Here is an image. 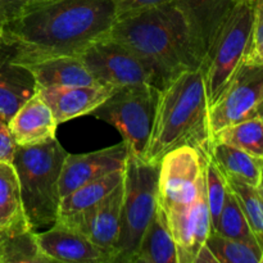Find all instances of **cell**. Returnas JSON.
I'll use <instances>...</instances> for the list:
<instances>
[{"mask_svg": "<svg viewBox=\"0 0 263 263\" xmlns=\"http://www.w3.org/2000/svg\"><path fill=\"white\" fill-rule=\"evenodd\" d=\"M116 21L112 0H43L3 25L2 51L20 64L80 57Z\"/></svg>", "mask_w": 263, "mask_h": 263, "instance_id": "cell-1", "label": "cell"}, {"mask_svg": "<svg viewBox=\"0 0 263 263\" xmlns=\"http://www.w3.org/2000/svg\"><path fill=\"white\" fill-rule=\"evenodd\" d=\"M108 36L153 68L161 90L182 72L202 66L185 18L174 3L117 20Z\"/></svg>", "mask_w": 263, "mask_h": 263, "instance_id": "cell-2", "label": "cell"}, {"mask_svg": "<svg viewBox=\"0 0 263 263\" xmlns=\"http://www.w3.org/2000/svg\"><path fill=\"white\" fill-rule=\"evenodd\" d=\"M202 68L189 69L170 81L159 95L156 121L145 159L159 163L162 157L182 145L211 158L212 134Z\"/></svg>", "mask_w": 263, "mask_h": 263, "instance_id": "cell-3", "label": "cell"}, {"mask_svg": "<svg viewBox=\"0 0 263 263\" xmlns=\"http://www.w3.org/2000/svg\"><path fill=\"white\" fill-rule=\"evenodd\" d=\"M68 152L59 140L17 145L13 166L20 180L23 213L33 229L53 225L59 217L62 167Z\"/></svg>", "mask_w": 263, "mask_h": 263, "instance_id": "cell-4", "label": "cell"}, {"mask_svg": "<svg viewBox=\"0 0 263 263\" xmlns=\"http://www.w3.org/2000/svg\"><path fill=\"white\" fill-rule=\"evenodd\" d=\"M159 163L130 154L123 170L121 226L115 263H130L157 211Z\"/></svg>", "mask_w": 263, "mask_h": 263, "instance_id": "cell-5", "label": "cell"}, {"mask_svg": "<svg viewBox=\"0 0 263 263\" xmlns=\"http://www.w3.org/2000/svg\"><path fill=\"white\" fill-rule=\"evenodd\" d=\"M253 0L236 3L218 31L200 66L204 76L208 107L215 104L247 61L253 33Z\"/></svg>", "mask_w": 263, "mask_h": 263, "instance_id": "cell-6", "label": "cell"}, {"mask_svg": "<svg viewBox=\"0 0 263 263\" xmlns=\"http://www.w3.org/2000/svg\"><path fill=\"white\" fill-rule=\"evenodd\" d=\"M159 95L161 89L148 82L128 85L116 90L91 116L113 126L127 144L130 154L145 159Z\"/></svg>", "mask_w": 263, "mask_h": 263, "instance_id": "cell-7", "label": "cell"}, {"mask_svg": "<svg viewBox=\"0 0 263 263\" xmlns=\"http://www.w3.org/2000/svg\"><path fill=\"white\" fill-rule=\"evenodd\" d=\"M193 146L175 148L162 157L157 203L164 216L190 207L205 189V162Z\"/></svg>", "mask_w": 263, "mask_h": 263, "instance_id": "cell-8", "label": "cell"}, {"mask_svg": "<svg viewBox=\"0 0 263 263\" xmlns=\"http://www.w3.org/2000/svg\"><path fill=\"white\" fill-rule=\"evenodd\" d=\"M253 118H263V64L247 59L208 109L211 134Z\"/></svg>", "mask_w": 263, "mask_h": 263, "instance_id": "cell-9", "label": "cell"}, {"mask_svg": "<svg viewBox=\"0 0 263 263\" xmlns=\"http://www.w3.org/2000/svg\"><path fill=\"white\" fill-rule=\"evenodd\" d=\"M80 58L100 85L117 90L148 82L161 89L153 68L127 46L109 36L91 44Z\"/></svg>", "mask_w": 263, "mask_h": 263, "instance_id": "cell-10", "label": "cell"}, {"mask_svg": "<svg viewBox=\"0 0 263 263\" xmlns=\"http://www.w3.org/2000/svg\"><path fill=\"white\" fill-rule=\"evenodd\" d=\"M123 200V181L108 197L97 204L67 216H59L58 220L76 229L92 243L115 254L121 226V211Z\"/></svg>", "mask_w": 263, "mask_h": 263, "instance_id": "cell-11", "label": "cell"}, {"mask_svg": "<svg viewBox=\"0 0 263 263\" xmlns=\"http://www.w3.org/2000/svg\"><path fill=\"white\" fill-rule=\"evenodd\" d=\"M39 247L50 262L115 263V254L87 236L57 220L49 230L36 233Z\"/></svg>", "mask_w": 263, "mask_h": 263, "instance_id": "cell-12", "label": "cell"}, {"mask_svg": "<svg viewBox=\"0 0 263 263\" xmlns=\"http://www.w3.org/2000/svg\"><path fill=\"white\" fill-rule=\"evenodd\" d=\"M130 151L125 141L82 154H67L62 167L59 193L66 197L81 185L105 176L117 170H123Z\"/></svg>", "mask_w": 263, "mask_h": 263, "instance_id": "cell-13", "label": "cell"}, {"mask_svg": "<svg viewBox=\"0 0 263 263\" xmlns=\"http://www.w3.org/2000/svg\"><path fill=\"white\" fill-rule=\"evenodd\" d=\"M172 3L185 18L194 50L203 63L236 3L234 0H174Z\"/></svg>", "mask_w": 263, "mask_h": 263, "instance_id": "cell-14", "label": "cell"}, {"mask_svg": "<svg viewBox=\"0 0 263 263\" xmlns=\"http://www.w3.org/2000/svg\"><path fill=\"white\" fill-rule=\"evenodd\" d=\"M163 217L176 244L177 261L179 263H194L198 252L204 246L211 233L205 189L190 207L171 215H163Z\"/></svg>", "mask_w": 263, "mask_h": 263, "instance_id": "cell-15", "label": "cell"}, {"mask_svg": "<svg viewBox=\"0 0 263 263\" xmlns=\"http://www.w3.org/2000/svg\"><path fill=\"white\" fill-rule=\"evenodd\" d=\"M115 91L113 87L100 84L36 89V92L51 109L58 125L81 116L91 115Z\"/></svg>", "mask_w": 263, "mask_h": 263, "instance_id": "cell-16", "label": "cell"}, {"mask_svg": "<svg viewBox=\"0 0 263 263\" xmlns=\"http://www.w3.org/2000/svg\"><path fill=\"white\" fill-rule=\"evenodd\" d=\"M15 144L37 145L55 138L58 122L45 100L36 92L8 122Z\"/></svg>", "mask_w": 263, "mask_h": 263, "instance_id": "cell-17", "label": "cell"}, {"mask_svg": "<svg viewBox=\"0 0 263 263\" xmlns=\"http://www.w3.org/2000/svg\"><path fill=\"white\" fill-rule=\"evenodd\" d=\"M36 94L33 74L26 66L13 62L0 49V117L9 122L14 113Z\"/></svg>", "mask_w": 263, "mask_h": 263, "instance_id": "cell-18", "label": "cell"}, {"mask_svg": "<svg viewBox=\"0 0 263 263\" xmlns=\"http://www.w3.org/2000/svg\"><path fill=\"white\" fill-rule=\"evenodd\" d=\"M23 66L32 72L36 89L98 84L80 57H54Z\"/></svg>", "mask_w": 263, "mask_h": 263, "instance_id": "cell-19", "label": "cell"}, {"mask_svg": "<svg viewBox=\"0 0 263 263\" xmlns=\"http://www.w3.org/2000/svg\"><path fill=\"white\" fill-rule=\"evenodd\" d=\"M0 263H50L26 217L0 229Z\"/></svg>", "mask_w": 263, "mask_h": 263, "instance_id": "cell-20", "label": "cell"}, {"mask_svg": "<svg viewBox=\"0 0 263 263\" xmlns=\"http://www.w3.org/2000/svg\"><path fill=\"white\" fill-rule=\"evenodd\" d=\"M130 263H179L176 244L158 205Z\"/></svg>", "mask_w": 263, "mask_h": 263, "instance_id": "cell-21", "label": "cell"}, {"mask_svg": "<svg viewBox=\"0 0 263 263\" xmlns=\"http://www.w3.org/2000/svg\"><path fill=\"white\" fill-rule=\"evenodd\" d=\"M211 158L225 176L234 177L257 186L262 179L263 159L251 156L241 149L213 141Z\"/></svg>", "mask_w": 263, "mask_h": 263, "instance_id": "cell-22", "label": "cell"}, {"mask_svg": "<svg viewBox=\"0 0 263 263\" xmlns=\"http://www.w3.org/2000/svg\"><path fill=\"white\" fill-rule=\"evenodd\" d=\"M123 170H117L105 176L86 182L62 198L59 216L81 212L108 197L123 181Z\"/></svg>", "mask_w": 263, "mask_h": 263, "instance_id": "cell-23", "label": "cell"}, {"mask_svg": "<svg viewBox=\"0 0 263 263\" xmlns=\"http://www.w3.org/2000/svg\"><path fill=\"white\" fill-rule=\"evenodd\" d=\"M225 143L263 159V118H253L228 126L212 136V143Z\"/></svg>", "mask_w": 263, "mask_h": 263, "instance_id": "cell-24", "label": "cell"}, {"mask_svg": "<svg viewBox=\"0 0 263 263\" xmlns=\"http://www.w3.org/2000/svg\"><path fill=\"white\" fill-rule=\"evenodd\" d=\"M23 217L26 216L17 172L13 163L0 162V229L8 228Z\"/></svg>", "mask_w": 263, "mask_h": 263, "instance_id": "cell-25", "label": "cell"}, {"mask_svg": "<svg viewBox=\"0 0 263 263\" xmlns=\"http://www.w3.org/2000/svg\"><path fill=\"white\" fill-rule=\"evenodd\" d=\"M205 244L217 263H261L262 247L257 241L236 240L211 231Z\"/></svg>", "mask_w": 263, "mask_h": 263, "instance_id": "cell-26", "label": "cell"}, {"mask_svg": "<svg viewBox=\"0 0 263 263\" xmlns=\"http://www.w3.org/2000/svg\"><path fill=\"white\" fill-rule=\"evenodd\" d=\"M212 231L225 236V238L236 239V240L244 241H257L248 221H247L246 215L236 199L233 190L229 187L228 194H226L225 204H223L222 211H221L220 218ZM261 246V244H259Z\"/></svg>", "mask_w": 263, "mask_h": 263, "instance_id": "cell-27", "label": "cell"}, {"mask_svg": "<svg viewBox=\"0 0 263 263\" xmlns=\"http://www.w3.org/2000/svg\"><path fill=\"white\" fill-rule=\"evenodd\" d=\"M225 176V175H223ZM226 177L229 187L233 190L246 215L247 221L253 231L254 236L257 238L258 243H263V197L258 192L257 186L249 185L247 182L240 181L234 177Z\"/></svg>", "mask_w": 263, "mask_h": 263, "instance_id": "cell-28", "label": "cell"}, {"mask_svg": "<svg viewBox=\"0 0 263 263\" xmlns=\"http://www.w3.org/2000/svg\"><path fill=\"white\" fill-rule=\"evenodd\" d=\"M229 185L221 170L216 166L212 158L205 162V192H207L208 210H210L211 231L216 228L221 211L225 204Z\"/></svg>", "mask_w": 263, "mask_h": 263, "instance_id": "cell-29", "label": "cell"}, {"mask_svg": "<svg viewBox=\"0 0 263 263\" xmlns=\"http://www.w3.org/2000/svg\"><path fill=\"white\" fill-rule=\"evenodd\" d=\"M172 2L174 0H112L117 20L135 14L138 12L151 9V8L161 7V5L168 4Z\"/></svg>", "mask_w": 263, "mask_h": 263, "instance_id": "cell-30", "label": "cell"}, {"mask_svg": "<svg viewBox=\"0 0 263 263\" xmlns=\"http://www.w3.org/2000/svg\"><path fill=\"white\" fill-rule=\"evenodd\" d=\"M253 33L248 58L251 59L263 51V0H253Z\"/></svg>", "mask_w": 263, "mask_h": 263, "instance_id": "cell-31", "label": "cell"}, {"mask_svg": "<svg viewBox=\"0 0 263 263\" xmlns=\"http://www.w3.org/2000/svg\"><path fill=\"white\" fill-rule=\"evenodd\" d=\"M43 0H0V25L15 20L25 10Z\"/></svg>", "mask_w": 263, "mask_h": 263, "instance_id": "cell-32", "label": "cell"}, {"mask_svg": "<svg viewBox=\"0 0 263 263\" xmlns=\"http://www.w3.org/2000/svg\"><path fill=\"white\" fill-rule=\"evenodd\" d=\"M15 148H17V144L10 133L9 125L7 121L0 117V162L12 163Z\"/></svg>", "mask_w": 263, "mask_h": 263, "instance_id": "cell-33", "label": "cell"}, {"mask_svg": "<svg viewBox=\"0 0 263 263\" xmlns=\"http://www.w3.org/2000/svg\"><path fill=\"white\" fill-rule=\"evenodd\" d=\"M194 263H217V259L213 256V253L211 252V249L208 248L207 244L200 248V251L198 252L197 257H195Z\"/></svg>", "mask_w": 263, "mask_h": 263, "instance_id": "cell-34", "label": "cell"}, {"mask_svg": "<svg viewBox=\"0 0 263 263\" xmlns=\"http://www.w3.org/2000/svg\"><path fill=\"white\" fill-rule=\"evenodd\" d=\"M248 61H254V62H258V63L263 64V51H261L259 54H257V55L253 57V58L248 59Z\"/></svg>", "mask_w": 263, "mask_h": 263, "instance_id": "cell-35", "label": "cell"}, {"mask_svg": "<svg viewBox=\"0 0 263 263\" xmlns=\"http://www.w3.org/2000/svg\"><path fill=\"white\" fill-rule=\"evenodd\" d=\"M257 189H258V192L261 193V195L263 197V176H262L261 181H259L258 185H257Z\"/></svg>", "mask_w": 263, "mask_h": 263, "instance_id": "cell-36", "label": "cell"}, {"mask_svg": "<svg viewBox=\"0 0 263 263\" xmlns=\"http://www.w3.org/2000/svg\"><path fill=\"white\" fill-rule=\"evenodd\" d=\"M3 46V25H0V49Z\"/></svg>", "mask_w": 263, "mask_h": 263, "instance_id": "cell-37", "label": "cell"}, {"mask_svg": "<svg viewBox=\"0 0 263 263\" xmlns=\"http://www.w3.org/2000/svg\"><path fill=\"white\" fill-rule=\"evenodd\" d=\"M261 263H263V243H262V259H261Z\"/></svg>", "mask_w": 263, "mask_h": 263, "instance_id": "cell-38", "label": "cell"}, {"mask_svg": "<svg viewBox=\"0 0 263 263\" xmlns=\"http://www.w3.org/2000/svg\"><path fill=\"white\" fill-rule=\"evenodd\" d=\"M235 3H239V2H244V0H234Z\"/></svg>", "mask_w": 263, "mask_h": 263, "instance_id": "cell-39", "label": "cell"}, {"mask_svg": "<svg viewBox=\"0 0 263 263\" xmlns=\"http://www.w3.org/2000/svg\"><path fill=\"white\" fill-rule=\"evenodd\" d=\"M262 176H263V167H262Z\"/></svg>", "mask_w": 263, "mask_h": 263, "instance_id": "cell-40", "label": "cell"}]
</instances>
